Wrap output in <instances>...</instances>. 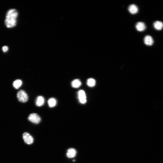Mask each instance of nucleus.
<instances>
[{
    "instance_id": "1",
    "label": "nucleus",
    "mask_w": 163,
    "mask_h": 163,
    "mask_svg": "<svg viewBox=\"0 0 163 163\" xmlns=\"http://www.w3.org/2000/svg\"><path fill=\"white\" fill-rule=\"evenodd\" d=\"M18 16V12L16 10L14 9L9 10L6 14L5 20V26L8 28L15 27L17 24Z\"/></svg>"
},
{
    "instance_id": "2",
    "label": "nucleus",
    "mask_w": 163,
    "mask_h": 163,
    "mask_svg": "<svg viewBox=\"0 0 163 163\" xmlns=\"http://www.w3.org/2000/svg\"><path fill=\"white\" fill-rule=\"evenodd\" d=\"M17 98L19 101L22 103L26 102L28 100L29 97L26 92L23 90L19 91L17 95Z\"/></svg>"
},
{
    "instance_id": "3",
    "label": "nucleus",
    "mask_w": 163,
    "mask_h": 163,
    "mask_svg": "<svg viewBox=\"0 0 163 163\" xmlns=\"http://www.w3.org/2000/svg\"><path fill=\"white\" fill-rule=\"evenodd\" d=\"M28 119L29 121L35 124H38L41 121V117L36 113L31 114L29 116Z\"/></svg>"
},
{
    "instance_id": "4",
    "label": "nucleus",
    "mask_w": 163,
    "mask_h": 163,
    "mask_svg": "<svg viewBox=\"0 0 163 163\" xmlns=\"http://www.w3.org/2000/svg\"><path fill=\"white\" fill-rule=\"evenodd\" d=\"M23 138L25 143L28 145H31L33 142V137L28 133L25 132L23 134Z\"/></svg>"
},
{
    "instance_id": "5",
    "label": "nucleus",
    "mask_w": 163,
    "mask_h": 163,
    "mask_svg": "<svg viewBox=\"0 0 163 163\" xmlns=\"http://www.w3.org/2000/svg\"><path fill=\"white\" fill-rule=\"evenodd\" d=\"M78 96L80 103L84 104L86 102V97L84 91L83 90L79 91L78 92Z\"/></svg>"
},
{
    "instance_id": "6",
    "label": "nucleus",
    "mask_w": 163,
    "mask_h": 163,
    "mask_svg": "<svg viewBox=\"0 0 163 163\" xmlns=\"http://www.w3.org/2000/svg\"><path fill=\"white\" fill-rule=\"evenodd\" d=\"M145 44L147 46H151L153 43L154 41L152 37L150 35L146 36L144 39Z\"/></svg>"
},
{
    "instance_id": "7",
    "label": "nucleus",
    "mask_w": 163,
    "mask_h": 163,
    "mask_svg": "<svg viewBox=\"0 0 163 163\" xmlns=\"http://www.w3.org/2000/svg\"><path fill=\"white\" fill-rule=\"evenodd\" d=\"M77 153L76 149L73 148H70L68 150L67 156L69 158H74L76 156Z\"/></svg>"
},
{
    "instance_id": "8",
    "label": "nucleus",
    "mask_w": 163,
    "mask_h": 163,
    "mask_svg": "<svg viewBox=\"0 0 163 163\" xmlns=\"http://www.w3.org/2000/svg\"><path fill=\"white\" fill-rule=\"evenodd\" d=\"M136 28L137 30L139 32H143L146 29V26L145 24L143 22H139L136 24Z\"/></svg>"
},
{
    "instance_id": "9",
    "label": "nucleus",
    "mask_w": 163,
    "mask_h": 163,
    "mask_svg": "<svg viewBox=\"0 0 163 163\" xmlns=\"http://www.w3.org/2000/svg\"><path fill=\"white\" fill-rule=\"evenodd\" d=\"M128 10L130 14H135L137 13L139 11L138 8L134 4H131L129 5Z\"/></svg>"
},
{
    "instance_id": "10",
    "label": "nucleus",
    "mask_w": 163,
    "mask_h": 163,
    "mask_svg": "<svg viewBox=\"0 0 163 163\" xmlns=\"http://www.w3.org/2000/svg\"><path fill=\"white\" fill-rule=\"evenodd\" d=\"M45 103V99L42 96H39L37 98L36 104L37 106L40 107L42 106Z\"/></svg>"
},
{
    "instance_id": "11",
    "label": "nucleus",
    "mask_w": 163,
    "mask_h": 163,
    "mask_svg": "<svg viewBox=\"0 0 163 163\" xmlns=\"http://www.w3.org/2000/svg\"><path fill=\"white\" fill-rule=\"evenodd\" d=\"M155 29L158 30H161L163 28V23L160 21H156L153 24Z\"/></svg>"
},
{
    "instance_id": "12",
    "label": "nucleus",
    "mask_w": 163,
    "mask_h": 163,
    "mask_svg": "<svg viewBox=\"0 0 163 163\" xmlns=\"http://www.w3.org/2000/svg\"><path fill=\"white\" fill-rule=\"evenodd\" d=\"M82 83L80 81L79 79H75L73 80L71 83L73 87L75 88H77L81 85Z\"/></svg>"
},
{
    "instance_id": "13",
    "label": "nucleus",
    "mask_w": 163,
    "mask_h": 163,
    "mask_svg": "<svg viewBox=\"0 0 163 163\" xmlns=\"http://www.w3.org/2000/svg\"><path fill=\"white\" fill-rule=\"evenodd\" d=\"M48 103L49 107L52 108L55 106L57 104V101L55 98H52L49 99L48 101Z\"/></svg>"
},
{
    "instance_id": "14",
    "label": "nucleus",
    "mask_w": 163,
    "mask_h": 163,
    "mask_svg": "<svg viewBox=\"0 0 163 163\" xmlns=\"http://www.w3.org/2000/svg\"><path fill=\"white\" fill-rule=\"evenodd\" d=\"M13 86L16 89H18L22 84V82L20 79H17L14 82Z\"/></svg>"
},
{
    "instance_id": "15",
    "label": "nucleus",
    "mask_w": 163,
    "mask_h": 163,
    "mask_svg": "<svg viewBox=\"0 0 163 163\" xmlns=\"http://www.w3.org/2000/svg\"><path fill=\"white\" fill-rule=\"evenodd\" d=\"M96 83L95 80L92 78H90L88 79L87 81V84L89 87H92L96 85Z\"/></svg>"
},
{
    "instance_id": "16",
    "label": "nucleus",
    "mask_w": 163,
    "mask_h": 163,
    "mask_svg": "<svg viewBox=\"0 0 163 163\" xmlns=\"http://www.w3.org/2000/svg\"><path fill=\"white\" fill-rule=\"evenodd\" d=\"M8 50V47L7 46H5L3 47L2 50L3 51L4 53H5L7 52Z\"/></svg>"
},
{
    "instance_id": "17",
    "label": "nucleus",
    "mask_w": 163,
    "mask_h": 163,
    "mask_svg": "<svg viewBox=\"0 0 163 163\" xmlns=\"http://www.w3.org/2000/svg\"><path fill=\"white\" fill-rule=\"evenodd\" d=\"M73 162L75 161V160H73Z\"/></svg>"
}]
</instances>
